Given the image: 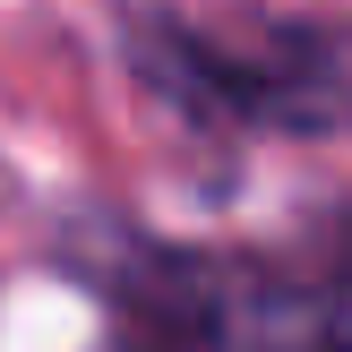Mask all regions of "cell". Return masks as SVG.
<instances>
[{"instance_id":"cell-1","label":"cell","mask_w":352,"mask_h":352,"mask_svg":"<svg viewBox=\"0 0 352 352\" xmlns=\"http://www.w3.org/2000/svg\"><path fill=\"white\" fill-rule=\"evenodd\" d=\"M129 52L146 86L215 120H258L292 138H336L352 129V69L301 26H258V34H215L189 17H129Z\"/></svg>"},{"instance_id":"cell-3","label":"cell","mask_w":352,"mask_h":352,"mask_svg":"<svg viewBox=\"0 0 352 352\" xmlns=\"http://www.w3.org/2000/svg\"><path fill=\"white\" fill-rule=\"evenodd\" d=\"M344 267H352V215H344Z\"/></svg>"},{"instance_id":"cell-2","label":"cell","mask_w":352,"mask_h":352,"mask_svg":"<svg viewBox=\"0 0 352 352\" xmlns=\"http://www.w3.org/2000/svg\"><path fill=\"white\" fill-rule=\"evenodd\" d=\"M223 327H241V352H352V318L292 284H250Z\"/></svg>"}]
</instances>
